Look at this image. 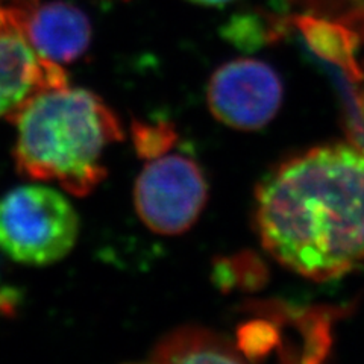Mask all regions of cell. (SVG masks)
Wrapping results in <instances>:
<instances>
[{
	"mask_svg": "<svg viewBox=\"0 0 364 364\" xmlns=\"http://www.w3.org/2000/svg\"><path fill=\"white\" fill-rule=\"evenodd\" d=\"M151 360L156 363H238L243 357L223 336L207 328L184 326L159 340Z\"/></svg>",
	"mask_w": 364,
	"mask_h": 364,
	"instance_id": "cell-8",
	"label": "cell"
},
{
	"mask_svg": "<svg viewBox=\"0 0 364 364\" xmlns=\"http://www.w3.org/2000/svg\"><path fill=\"white\" fill-rule=\"evenodd\" d=\"M28 2H31V4H36V2H37V0H28Z\"/></svg>",
	"mask_w": 364,
	"mask_h": 364,
	"instance_id": "cell-12",
	"label": "cell"
},
{
	"mask_svg": "<svg viewBox=\"0 0 364 364\" xmlns=\"http://www.w3.org/2000/svg\"><path fill=\"white\" fill-rule=\"evenodd\" d=\"M16 168L38 182H56L87 196L107 176L102 156L123 139L120 122L99 96L67 85L38 91L13 116Z\"/></svg>",
	"mask_w": 364,
	"mask_h": 364,
	"instance_id": "cell-2",
	"label": "cell"
},
{
	"mask_svg": "<svg viewBox=\"0 0 364 364\" xmlns=\"http://www.w3.org/2000/svg\"><path fill=\"white\" fill-rule=\"evenodd\" d=\"M79 230L72 202L52 187L20 186L0 198V250L20 264L58 263L72 252Z\"/></svg>",
	"mask_w": 364,
	"mask_h": 364,
	"instance_id": "cell-3",
	"label": "cell"
},
{
	"mask_svg": "<svg viewBox=\"0 0 364 364\" xmlns=\"http://www.w3.org/2000/svg\"><path fill=\"white\" fill-rule=\"evenodd\" d=\"M67 85L61 64L33 50L20 31L0 32V117L9 119L38 91Z\"/></svg>",
	"mask_w": 364,
	"mask_h": 364,
	"instance_id": "cell-6",
	"label": "cell"
},
{
	"mask_svg": "<svg viewBox=\"0 0 364 364\" xmlns=\"http://www.w3.org/2000/svg\"><path fill=\"white\" fill-rule=\"evenodd\" d=\"M208 198V184L200 167L182 155L154 159L136 178L135 211L151 231L178 235L199 219Z\"/></svg>",
	"mask_w": 364,
	"mask_h": 364,
	"instance_id": "cell-4",
	"label": "cell"
},
{
	"mask_svg": "<svg viewBox=\"0 0 364 364\" xmlns=\"http://www.w3.org/2000/svg\"><path fill=\"white\" fill-rule=\"evenodd\" d=\"M21 32L33 50L56 64L79 60L91 43V23L87 14L63 0L29 6Z\"/></svg>",
	"mask_w": 364,
	"mask_h": 364,
	"instance_id": "cell-7",
	"label": "cell"
},
{
	"mask_svg": "<svg viewBox=\"0 0 364 364\" xmlns=\"http://www.w3.org/2000/svg\"><path fill=\"white\" fill-rule=\"evenodd\" d=\"M355 135L360 141V147L364 149V65L355 72Z\"/></svg>",
	"mask_w": 364,
	"mask_h": 364,
	"instance_id": "cell-10",
	"label": "cell"
},
{
	"mask_svg": "<svg viewBox=\"0 0 364 364\" xmlns=\"http://www.w3.org/2000/svg\"><path fill=\"white\" fill-rule=\"evenodd\" d=\"M207 102L213 116L226 127L255 131L277 116L282 102V84L269 64L235 60L213 73Z\"/></svg>",
	"mask_w": 364,
	"mask_h": 364,
	"instance_id": "cell-5",
	"label": "cell"
},
{
	"mask_svg": "<svg viewBox=\"0 0 364 364\" xmlns=\"http://www.w3.org/2000/svg\"><path fill=\"white\" fill-rule=\"evenodd\" d=\"M190 2L202 5V6H222V5L230 4L231 0H190Z\"/></svg>",
	"mask_w": 364,
	"mask_h": 364,
	"instance_id": "cell-11",
	"label": "cell"
},
{
	"mask_svg": "<svg viewBox=\"0 0 364 364\" xmlns=\"http://www.w3.org/2000/svg\"><path fill=\"white\" fill-rule=\"evenodd\" d=\"M136 151L146 158H156L172 144L175 134L168 127H146L139 122L132 124Z\"/></svg>",
	"mask_w": 364,
	"mask_h": 364,
	"instance_id": "cell-9",
	"label": "cell"
},
{
	"mask_svg": "<svg viewBox=\"0 0 364 364\" xmlns=\"http://www.w3.org/2000/svg\"><path fill=\"white\" fill-rule=\"evenodd\" d=\"M261 243L284 267L314 281L364 263V149L318 146L282 163L257 190Z\"/></svg>",
	"mask_w": 364,
	"mask_h": 364,
	"instance_id": "cell-1",
	"label": "cell"
}]
</instances>
